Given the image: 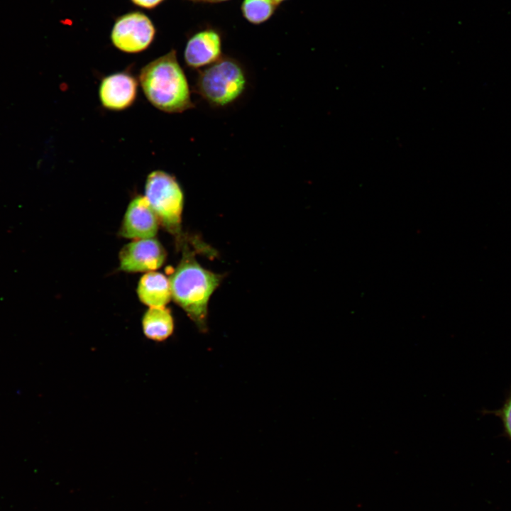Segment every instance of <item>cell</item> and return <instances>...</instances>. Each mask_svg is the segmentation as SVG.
Returning a JSON list of instances; mask_svg holds the SVG:
<instances>
[{
    "label": "cell",
    "instance_id": "1",
    "mask_svg": "<svg viewBox=\"0 0 511 511\" xmlns=\"http://www.w3.org/2000/svg\"><path fill=\"white\" fill-rule=\"evenodd\" d=\"M138 82L147 100L161 111L179 114L194 107L187 78L175 50L143 66Z\"/></svg>",
    "mask_w": 511,
    "mask_h": 511
},
{
    "label": "cell",
    "instance_id": "2",
    "mask_svg": "<svg viewBox=\"0 0 511 511\" xmlns=\"http://www.w3.org/2000/svg\"><path fill=\"white\" fill-rule=\"evenodd\" d=\"M222 275L209 271L197 261L187 246L169 280L172 298L202 331L207 329L210 297L219 285Z\"/></svg>",
    "mask_w": 511,
    "mask_h": 511
},
{
    "label": "cell",
    "instance_id": "3",
    "mask_svg": "<svg viewBox=\"0 0 511 511\" xmlns=\"http://www.w3.org/2000/svg\"><path fill=\"white\" fill-rule=\"evenodd\" d=\"M246 86L247 75L241 64L225 56L199 70L194 89L211 106L224 108L236 101Z\"/></svg>",
    "mask_w": 511,
    "mask_h": 511
},
{
    "label": "cell",
    "instance_id": "4",
    "mask_svg": "<svg viewBox=\"0 0 511 511\" xmlns=\"http://www.w3.org/2000/svg\"><path fill=\"white\" fill-rule=\"evenodd\" d=\"M144 196L159 221L180 238L184 193L175 177L160 170L150 172L145 180Z\"/></svg>",
    "mask_w": 511,
    "mask_h": 511
},
{
    "label": "cell",
    "instance_id": "5",
    "mask_svg": "<svg viewBox=\"0 0 511 511\" xmlns=\"http://www.w3.org/2000/svg\"><path fill=\"white\" fill-rule=\"evenodd\" d=\"M155 35L150 19L143 13L134 11L118 18L111 33V40L122 52L138 53L149 47Z\"/></svg>",
    "mask_w": 511,
    "mask_h": 511
},
{
    "label": "cell",
    "instance_id": "6",
    "mask_svg": "<svg viewBox=\"0 0 511 511\" xmlns=\"http://www.w3.org/2000/svg\"><path fill=\"white\" fill-rule=\"evenodd\" d=\"M166 253L155 239H136L124 246L119 253V269L128 273L151 272L160 268Z\"/></svg>",
    "mask_w": 511,
    "mask_h": 511
},
{
    "label": "cell",
    "instance_id": "7",
    "mask_svg": "<svg viewBox=\"0 0 511 511\" xmlns=\"http://www.w3.org/2000/svg\"><path fill=\"white\" fill-rule=\"evenodd\" d=\"M138 87V79L128 72L121 71L106 75L101 79L99 86L100 103L107 110H126L136 101Z\"/></svg>",
    "mask_w": 511,
    "mask_h": 511
},
{
    "label": "cell",
    "instance_id": "8",
    "mask_svg": "<svg viewBox=\"0 0 511 511\" xmlns=\"http://www.w3.org/2000/svg\"><path fill=\"white\" fill-rule=\"evenodd\" d=\"M158 221L145 196H136L126 209L119 235L135 240L154 238L158 231Z\"/></svg>",
    "mask_w": 511,
    "mask_h": 511
},
{
    "label": "cell",
    "instance_id": "9",
    "mask_svg": "<svg viewBox=\"0 0 511 511\" xmlns=\"http://www.w3.org/2000/svg\"><path fill=\"white\" fill-rule=\"evenodd\" d=\"M220 35L214 30L201 31L187 41L184 50V60L189 68L200 70L222 57Z\"/></svg>",
    "mask_w": 511,
    "mask_h": 511
},
{
    "label": "cell",
    "instance_id": "10",
    "mask_svg": "<svg viewBox=\"0 0 511 511\" xmlns=\"http://www.w3.org/2000/svg\"><path fill=\"white\" fill-rule=\"evenodd\" d=\"M137 294L141 302L150 307H165L172 298L170 280L162 273L148 272L138 282Z\"/></svg>",
    "mask_w": 511,
    "mask_h": 511
},
{
    "label": "cell",
    "instance_id": "11",
    "mask_svg": "<svg viewBox=\"0 0 511 511\" xmlns=\"http://www.w3.org/2000/svg\"><path fill=\"white\" fill-rule=\"evenodd\" d=\"M142 329L145 337L160 342L167 339L174 331V320L165 307H150L142 318Z\"/></svg>",
    "mask_w": 511,
    "mask_h": 511
},
{
    "label": "cell",
    "instance_id": "12",
    "mask_svg": "<svg viewBox=\"0 0 511 511\" xmlns=\"http://www.w3.org/2000/svg\"><path fill=\"white\" fill-rule=\"evenodd\" d=\"M276 6L272 0H243L241 10L248 21L259 24L273 15Z\"/></svg>",
    "mask_w": 511,
    "mask_h": 511
},
{
    "label": "cell",
    "instance_id": "13",
    "mask_svg": "<svg viewBox=\"0 0 511 511\" xmlns=\"http://www.w3.org/2000/svg\"><path fill=\"white\" fill-rule=\"evenodd\" d=\"M505 427L511 438V397L507 401L501 411Z\"/></svg>",
    "mask_w": 511,
    "mask_h": 511
},
{
    "label": "cell",
    "instance_id": "14",
    "mask_svg": "<svg viewBox=\"0 0 511 511\" xmlns=\"http://www.w3.org/2000/svg\"><path fill=\"white\" fill-rule=\"evenodd\" d=\"M163 1L164 0H131L136 6L149 9L156 7Z\"/></svg>",
    "mask_w": 511,
    "mask_h": 511
},
{
    "label": "cell",
    "instance_id": "15",
    "mask_svg": "<svg viewBox=\"0 0 511 511\" xmlns=\"http://www.w3.org/2000/svg\"><path fill=\"white\" fill-rule=\"evenodd\" d=\"M276 5L279 4L280 2L283 1L284 0H272Z\"/></svg>",
    "mask_w": 511,
    "mask_h": 511
},
{
    "label": "cell",
    "instance_id": "16",
    "mask_svg": "<svg viewBox=\"0 0 511 511\" xmlns=\"http://www.w3.org/2000/svg\"><path fill=\"white\" fill-rule=\"evenodd\" d=\"M208 1H214V2H219V1H227V0H208Z\"/></svg>",
    "mask_w": 511,
    "mask_h": 511
}]
</instances>
